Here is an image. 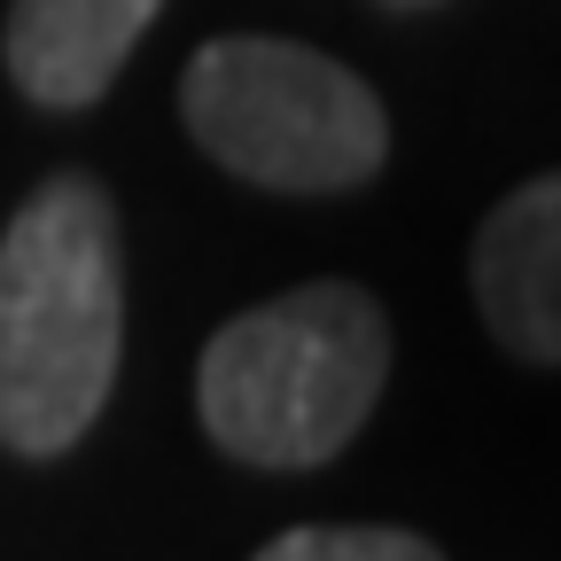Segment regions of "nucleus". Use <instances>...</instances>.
Returning a JSON list of instances; mask_svg holds the SVG:
<instances>
[{
    "instance_id": "nucleus-1",
    "label": "nucleus",
    "mask_w": 561,
    "mask_h": 561,
    "mask_svg": "<svg viewBox=\"0 0 561 561\" xmlns=\"http://www.w3.org/2000/svg\"><path fill=\"white\" fill-rule=\"evenodd\" d=\"M125 351L117 203L87 172H55L0 234V445L70 453L110 405Z\"/></svg>"
},
{
    "instance_id": "nucleus-3",
    "label": "nucleus",
    "mask_w": 561,
    "mask_h": 561,
    "mask_svg": "<svg viewBox=\"0 0 561 561\" xmlns=\"http://www.w3.org/2000/svg\"><path fill=\"white\" fill-rule=\"evenodd\" d=\"M180 117L210 164L280 195L367 187L390 157V117L359 70L265 32L195 47L180 79Z\"/></svg>"
},
{
    "instance_id": "nucleus-4",
    "label": "nucleus",
    "mask_w": 561,
    "mask_h": 561,
    "mask_svg": "<svg viewBox=\"0 0 561 561\" xmlns=\"http://www.w3.org/2000/svg\"><path fill=\"white\" fill-rule=\"evenodd\" d=\"M468 280H476V305L483 328L500 335L515 359L553 367L561 359V180L538 172L523 180L507 203H491V219L468 250Z\"/></svg>"
},
{
    "instance_id": "nucleus-5",
    "label": "nucleus",
    "mask_w": 561,
    "mask_h": 561,
    "mask_svg": "<svg viewBox=\"0 0 561 561\" xmlns=\"http://www.w3.org/2000/svg\"><path fill=\"white\" fill-rule=\"evenodd\" d=\"M157 9L164 0H9V79L39 110H87L117 87Z\"/></svg>"
},
{
    "instance_id": "nucleus-7",
    "label": "nucleus",
    "mask_w": 561,
    "mask_h": 561,
    "mask_svg": "<svg viewBox=\"0 0 561 561\" xmlns=\"http://www.w3.org/2000/svg\"><path fill=\"white\" fill-rule=\"evenodd\" d=\"M405 9H421V0H405Z\"/></svg>"
},
{
    "instance_id": "nucleus-2",
    "label": "nucleus",
    "mask_w": 561,
    "mask_h": 561,
    "mask_svg": "<svg viewBox=\"0 0 561 561\" xmlns=\"http://www.w3.org/2000/svg\"><path fill=\"white\" fill-rule=\"evenodd\" d=\"M390 382V320L351 280L234 312L203 343L195 413L203 437L250 468H320L367 430Z\"/></svg>"
},
{
    "instance_id": "nucleus-6",
    "label": "nucleus",
    "mask_w": 561,
    "mask_h": 561,
    "mask_svg": "<svg viewBox=\"0 0 561 561\" xmlns=\"http://www.w3.org/2000/svg\"><path fill=\"white\" fill-rule=\"evenodd\" d=\"M257 561H445V553L390 523H305V530H280Z\"/></svg>"
}]
</instances>
